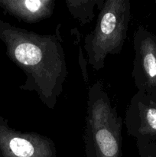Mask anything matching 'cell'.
<instances>
[{
	"instance_id": "1",
	"label": "cell",
	"mask_w": 156,
	"mask_h": 157,
	"mask_svg": "<svg viewBox=\"0 0 156 157\" xmlns=\"http://www.w3.org/2000/svg\"><path fill=\"white\" fill-rule=\"evenodd\" d=\"M60 27L54 35H39L0 19V39L6 55L26 75L19 88L35 92L50 110L55 108L68 75Z\"/></svg>"
},
{
	"instance_id": "2",
	"label": "cell",
	"mask_w": 156,
	"mask_h": 157,
	"mask_svg": "<svg viewBox=\"0 0 156 157\" xmlns=\"http://www.w3.org/2000/svg\"><path fill=\"white\" fill-rule=\"evenodd\" d=\"M123 120L100 81L88 89L83 137L85 157H122Z\"/></svg>"
},
{
	"instance_id": "3",
	"label": "cell",
	"mask_w": 156,
	"mask_h": 157,
	"mask_svg": "<svg viewBox=\"0 0 156 157\" xmlns=\"http://www.w3.org/2000/svg\"><path fill=\"white\" fill-rule=\"evenodd\" d=\"M129 0H106L96 25L84 38L87 63L96 71L102 69L109 55L122 52L130 21Z\"/></svg>"
},
{
	"instance_id": "4",
	"label": "cell",
	"mask_w": 156,
	"mask_h": 157,
	"mask_svg": "<svg viewBox=\"0 0 156 157\" xmlns=\"http://www.w3.org/2000/svg\"><path fill=\"white\" fill-rule=\"evenodd\" d=\"M125 127L134 137L140 157L156 155V93L138 91L125 112Z\"/></svg>"
},
{
	"instance_id": "5",
	"label": "cell",
	"mask_w": 156,
	"mask_h": 157,
	"mask_svg": "<svg viewBox=\"0 0 156 157\" xmlns=\"http://www.w3.org/2000/svg\"><path fill=\"white\" fill-rule=\"evenodd\" d=\"M0 157H57L56 146L47 136L12 128L0 116Z\"/></svg>"
},
{
	"instance_id": "6",
	"label": "cell",
	"mask_w": 156,
	"mask_h": 157,
	"mask_svg": "<svg viewBox=\"0 0 156 157\" xmlns=\"http://www.w3.org/2000/svg\"><path fill=\"white\" fill-rule=\"evenodd\" d=\"M135 58L132 76L138 91L156 93V35L139 25L133 37Z\"/></svg>"
},
{
	"instance_id": "7",
	"label": "cell",
	"mask_w": 156,
	"mask_h": 157,
	"mask_svg": "<svg viewBox=\"0 0 156 157\" xmlns=\"http://www.w3.org/2000/svg\"><path fill=\"white\" fill-rule=\"evenodd\" d=\"M55 6V0H0L5 13L29 24L51 17Z\"/></svg>"
},
{
	"instance_id": "8",
	"label": "cell",
	"mask_w": 156,
	"mask_h": 157,
	"mask_svg": "<svg viewBox=\"0 0 156 157\" xmlns=\"http://www.w3.org/2000/svg\"><path fill=\"white\" fill-rule=\"evenodd\" d=\"M104 0H67L65 4L70 15L80 25L89 24L95 17L94 8L98 6L100 10Z\"/></svg>"
},
{
	"instance_id": "9",
	"label": "cell",
	"mask_w": 156,
	"mask_h": 157,
	"mask_svg": "<svg viewBox=\"0 0 156 157\" xmlns=\"http://www.w3.org/2000/svg\"><path fill=\"white\" fill-rule=\"evenodd\" d=\"M142 157H156V155H145Z\"/></svg>"
}]
</instances>
